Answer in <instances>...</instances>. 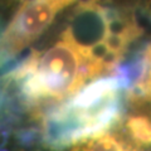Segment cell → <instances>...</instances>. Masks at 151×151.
I'll return each instance as SVG.
<instances>
[{"label": "cell", "mask_w": 151, "mask_h": 151, "mask_svg": "<svg viewBox=\"0 0 151 151\" xmlns=\"http://www.w3.org/2000/svg\"><path fill=\"white\" fill-rule=\"evenodd\" d=\"M15 139L18 144L23 147H30L38 141H42V130L37 127H25L17 132Z\"/></svg>", "instance_id": "obj_4"}, {"label": "cell", "mask_w": 151, "mask_h": 151, "mask_svg": "<svg viewBox=\"0 0 151 151\" xmlns=\"http://www.w3.org/2000/svg\"><path fill=\"white\" fill-rule=\"evenodd\" d=\"M112 18V14L102 8L97 0H88L77 8L62 37L72 42L86 59L89 52L103 43L110 34Z\"/></svg>", "instance_id": "obj_1"}, {"label": "cell", "mask_w": 151, "mask_h": 151, "mask_svg": "<svg viewBox=\"0 0 151 151\" xmlns=\"http://www.w3.org/2000/svg\"><path fill=\"white\" fill-rule=\"evenodd\" d=\"M45 1H48L49 4H52L57 10H60V9H63L67 5H69L70 3H73L74 0H45Z\"/></svg>", "instance_id": "obj_5"}, {"label": "cell", "mask_w": 151, "mask_h": 151, "mask_svg": "<svg viewBox=\"0 0 151 151\" xmlns=\"http://www.w3.org/2000/svg\"><path fill=\"white\" fill-rule=\"evenodd\" d=\"M0 151H9V150H6V149H4V147H1V146H0Z\"/></svg>", "instance_id": "obj_6"}, {"label": "cell", "mask_w": 151, "mask_h": 151, "mask_svg": "<svg viewBox=\"0 0 151 151\" xmlns=\"http://www.w3.org/2000/svg\"><path fill=\"white\" fill-rule=\"evenodd\" d=\"M145 55V72L141 78V81L132 87L129 91H126L129 96L142 97L129 102L135 111L147 113V116L151 117V43L144 50Z\"/></svg>", "instance_id": "obj_3"}, {"label": "cell", "mask_w": 151, "mask_h": 151, "mask_svg": "<svg viewBox=\"0 0 151 151\" xmlns=\"http://www.w3.org/2000/svg\"><path fill=\"white\" fill-rule=\"evenodd\" d=\"M122 91L121 83L119 78L113 76L96 78L82 88H79L78 92H76L72 97L67 101L70 107L74 108H88L97 103L105 101L106 98L113 96Z\"/></svg>", "instance_id": "obj_2"}]
</instances>
